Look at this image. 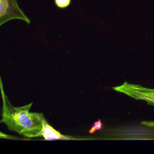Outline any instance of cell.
I'll use <instances>...</instances> for the list:
<instances>
[{
    "instance_id": "cell-1",
    "label": "cell",
    "mask_w": 154,
    "mask_h": 154,
    "mask_svg": "<svg viewBox=\"0 0 154 154\" xmlns=\"http://www.w3.org/2000/svg\"><path fill=\"white\" fill-rule=\"evenodd\" d=\"M1 84L3 102L1 122L5 123L9 130L25 137H40L45 119L43 113L29 112L32 103L20 107L12 106L4 93L2 81Z\"/></svg>"
},
{
    "instance_id": "cell-2",
    "label": "cell",
    "mask_w": 154,
    "mask_h": 154,
    "mask_svg": "<svg viewBox=\"0 0 154 154\" xmlns=\"http://www.w3.org/2000/svg\"><path fill=\"white\" fill-rule=\"evenodd\" d=\"M112 89L136 100L145 101L149 105L154 106V89H149L127 82H124L122 85L113 87Z\"/></svg>"
},
{
    "instance_id": "cell-3",
    "label": "cell",
    "mask_w": 154,
    "mask_h": 154,
    "mask_svg": "<svg viewBox=\"0 0 154 154\" xmlns=\"http://www.w3.org/2000/svg\"><path fill=\"white\" fill-rule=\"evenodd\" d=\"M0 26L12 20H20L30 24V20L18 5L17 0H0Z\"/></svg>"
},
{
    "instance_id": "cell-4",
    "label": "cell",
    "mask_w": 154,
    "mask_h": 154,
    "mask_svg": "<svg viewBox=\"0 0 154 154\" xmlns=\"http://www.w3.org/2000/svg\"><path fill=\"white\" fill-rule=\"evenodd\" d=\"M46 140H71L72 138L63 135L59 131L56 130L50 126L45 119L43 121V128L41 132V136Z\"/></svg>"
},
{
    "instance_id": "cell-5",
    "label": "cell",
    "mask_w": 154,
    "mask_h": 154,
    "mask_svg": "<svg viewBox=\"0 0 154 154\" xmlns=\"http://www.w3.org/2000/svg\"><path fill=\"white\" fill-rule=\"evenodd\" d=\"M57 7L59 8L64 9L69 7L71 0H54Z\"/></svg>"
},
{
    "instance_id": "cell-6",
    "label": "cell",
    "mask_w": 154,
    "mask_h": 154,
    "mask_svg": "<svg viewBox=\"0 0 154 154\" xmlns=\"http://www.w3.org/2000/svg\"><path fill=\"white\" fill-rule=\"evenodd\" d=\"M103 124L101 122L100 120H99L98 121L96 122L94 124L91 129L90 130L89 132L90 133H93L95 132L96 131L99 130L101 129L102 128Z\"/></svg>"
},
{
    "instance_id": "cell-7",
    "label": "cell",
    "mask_w": 154,
    "mask_h": 154,
    "mask_svg": "<svg viewBox=\"0 0 154 154\" xmlns=\"http://www.w3.org/2000/svg\"><path fill=\"white\" fill-rule=\"evenodd\" d=\"M1 136V137L4 138L15 139V138L13 137L12 136L6 135V134L2 133V132H1V136Z\"/></svg>"
}]
</instances>
